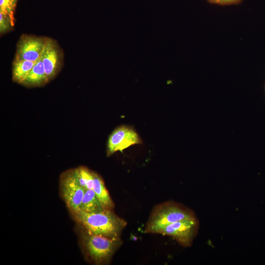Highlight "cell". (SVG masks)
Instances as JSON below:
<instances>
[{
    "mask_svg": "<svg viewBox=\"0 0 265 265\" xmlns=\"http://www.w3.org/2000/svg\"><path fill=\"white\" fill-rule=\"evenodd\" d=\"M77 221L88 233L110 238H120L126 221L112 210H105L97 213H87L80 210L73 212Z\"/></svg>",
    "mask_w": 265,
    "mask_h": 265,
    "instance_id": "1",
    "label": "cell"
},
{
    "mask_svg": "<svg viewBox=\"0 0 265 265\" xmlns=\"http://www.w3.org/2000/svg\"><path fill=\"white\" fill-rule=\"evenodd\" d=\"M14 22L7 15L0 12V32L2 34L10 29L14 26Z\"/></svg>",
    "mask_w": 265,
    "mask_h": 265,
    "instance_id": "15",
    "label": "cell"
},
{
    "mask_svg": "<svg viewBox=\"0 0 265 265\" xmlns=\"http://www.w3.org/2000/svg\"><path fill=\"white\" fill-rule=\"evenodd\" d=\"M81 242L89 258L97 265L108 263L122 244L120 238H110L90 234L85 230Z\"/></svg>",
    "mask_w": 265,
    "mask_h": 265,
    "instance_id": "3",
    "label": "cell"
},
{
    "mask_svg": "<svg viewBox=\"0 0 265 265\" xmlns=\"http://www.w3.org/2000/svg\"><path fill=\"white\" fill-rule=\"evenodd\" d=\"M80 210L87 213H97L105 209L93 190L85 188Z\"/></svg>",
    "mask_w": 265,
    "mask_h": 265,
    "instance_id": "11",
    "label": "cell"
},
{
    "mask_svg": "<svg viewBox=\"0 0 265 265\" xmlns=\"http://www.w3.org/2000/svg\"><path fill=\"white\" fill-rule=\"evenodd\" d=\"M70 172L85 189H93L96 173L82 166L75 168Z\"/></svg>",
    "mask_w": 265,
    "mask_h": 265,
    "instance_id": "13",
    "label": "cell"
},
{
    "mask_svg": "<svg viewBox=\"0 0 265 265\" xmlns=\"http://www.w3.org/2000/svg\"><path fill=\"white\" fill-rule=\"evenodd\" d=\"M48 81L43 62L40 58L21 84L26 86H38L45 84Z\"/></svg>",
    "mask_w": 265,
    "mask_h": 265,
    "instance_id": "9",
    "label": "cell"
},
{
    "mask_svg": "<svg viewBox=\"0 0 265 265\" xmlns=\"http://www.w3.org/2000/svg\"><path fill=\"white\" fill-rule=\"evenodd\" d=\"M17 0H0V12L14 22V13Z\"/></svg>",
    "mask_w": 265,
    "mask_h": 265,
    "instance_id": "14",
    "label": "cell"
},
{
    "mask_svg": "<svg viewBox=\"0 0 265 265\" xmlns=\"http://www.w3.org/2000/svg\"><path fill=\"white\" fill-rule=\"evenodd\" d=\"M46 39L24 35L17 44L15 59L37 61L41 57Z\"/></svg>",
    "mask_w": 265,
    "mask_h": 265,
    "instance_id": "6",
    "label": "cell"
},
{
    "mask_svg": "<svg viewBox=\"0 0 265 265\" xmlns=\"http://www.w3.org/2000/svg\"><path fill=\"white\" fill-rule=\"evenodd\" d=\"M199 227L197 218L186 219L169 224L158 231L157 234L170 237L182 246L187 247L192 245L198 234Z\"/></svg>",
    "mask_w": 265,
    "mask_h": 265,
    "instance_id": "4",
    "label": "cell"
},
{
    "mask_svg": "<svg viewBox=\"0 0 265 265\" xmlns=\"http://www.w3.org/2000/svg\"><path fill=\"white\" fill-rule=\"evenodd\" d=\"M194 213L188 208L174 202H167L156 208L152 212L145 232L157 234L164 226L174 222L196 218Z\"/></svg>",
    "mask_w": 265,
    "mask_h": 265,
    "instance_id": "2",
    "label": "cell"
},
{
    "mask_svg": "<svg viewBox=\"0 0 265 265\" xmlns=\"http://www.w3.org/2000/svg\"><path fill=\"white\" fill-rule=\"evenodd\" d=\"M209 2L213 4H217L218 0H207Z\"/></svg>",
    "mask_w": 265,
    "mask_h": 265,
    "instance_id": "17",
    "label": "cell"
},
{
    "mask_svg": "<svg viewBox=\"0 0 265 265\" xmlns=\"http://www.w3.org/2000/svg\"><path fill=\"white\" fill-rule=\"evenodd\" d=\"M84 191L85 188L70 172L64 178L61 184V192L65 203L71 212L80 209Z\"/></svg>",
    "mask_w": 265,
    "mask_h": 265,
    "instance_id": "7",
    "label": "cell"
},
{
    "mask_svg": "<svg viewBox=\"0 0 265 265\" xmlns=\"http://www.w3.org/2000/svg\"><path fill=\"white\" fill-rule=\"evenodd\" d=\"M139 135L132 127L121 125L115 128L109 135L106 153L110 156L117 151L122 152L131 146L142 143Z\"/></svg>",
    "mask_w": 265,
    "mask_h": 265,
    "instance_id": "5",
    "label": "cell"
},
{
    "mask_svg": "<svg viewBox=\"0 0 265 265\" xmlns=\"http://www.w3.org/2000/svg\"><path fill=\"white\" fill-rule=\"evenodd\" d=\"M97 198L105 210H112L114 207V203L111 199L101 177L95 174L93 187Z\"/></svg>",
    "mask_w": 265,
    "mask_h": 265,
    "instance_id": "10",
    "label": "cell"
},
{
    "mask_svg": "<svg viewBox=\"0 0 265 265\" xmlns=\"http://www.w3.org/2000/svg\"><path fill=\"white\" fill-rule=\"evenodd\" d=\"M60 57L59 50L54 42L51 39H46L41 58L49 80L56 75L59 69Z\"/></svg>",
    "mask_w": 265,
    "mask_h": 265,
    "instance_id": "8",
    "label": "cell"
},
{
    "mask_svg": "<svg viewBox=\"0 0 265 265\" xmlns=\"http://www.w3.org/2000/svg\"><path fill=\"white\" fill-rule=\"evenodd\" d=\"M242 0H218L217 4L221 5H232L237 4Z\"/></svg>",
    "mask_w": 265,
    "mask_h": 265,
    "instance_id": "16",
    "label": "cell"
},
{
    "mask_svg": "<svg viewBox=\"0 0 265 265\" xmlns=\"http://www.w3.org/2000/svg\"><path fill=\"white\" fill-rule=\"evenodd\" d=\"M36 62L15 59L13 64V80L21 84Z\"/></svg>",
    "mask_w": 265,
    "mask_h": 265,
    "instance_id": "12",
    "label": "cell"
}]
</instances>
